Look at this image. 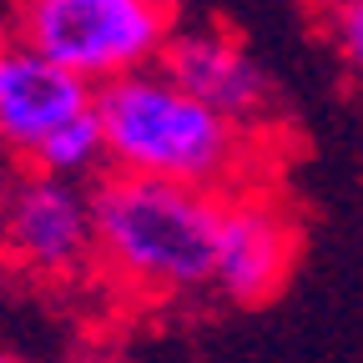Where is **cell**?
<instances>
[{"label": "cell", "mask_w": 363, "mask_h": 363, "mask_svg": "<svg viewBox=\"0 0 363 363\" xmlns=\"http://www.w3.org/2000/svg\"><path fill=\"white\" fill-rule=\"evenodd\" d=\"M162 66L187 91H197L202 101H212L217 111L238 116L247 126L272 101L262 66L252 61L247 45L238 35H227V30H182V35L172 30L167 51H162Z\"/></svg>", "instance_id": "cell-7"}, {"label": "cell", "mask_w": 363, "mask_h": 363, "mask_svg": "<svg viewBox=\"0 0 363 363\" xmlns=\"http://www.w3.org/2000/svg\"><path fill=\"white\" fill-rule=\"evenodd\" d=\"M293 262H298V222L278 202V192L257 187V182L222 192L212 288L227 303H238V308L267 303L288 283Z\"/></svg>", "instance_id": "cell-5"}, {"label": "cell", "mask_w": 363, "mask_h": 363, "mask_svg": "<svg viewBox=\"0 0 363 363\" xmlns=\"http://www.w3.org/2000/svg\"><path fill=\"white\" fill-rule=\"evenodd\" d=\"M96 116L116 172L233 192L252 182V126L187 91L162 61L96 86Z\"/></svg>", "instance_id": "cell-1"}, {"label": "cell", "mask_w": 363, "mask_h": 363, "mask_svg": "<svg viewBox=\"0 0 363 363\" xmlns=\"http://www.w3.org/2000/svg\"><path fill=\"white\" fill-rule=\"evenodd\" d=\"M21 35L91 86L157 66L172 40L167 0H26Z\"/></svg>", "instance_id": "cell-3"}, {"label": "cell", "mask_w": 363, "mask_h": 363, "mask_svg": "<svg viewBox=\"0 0 363 363\" xmlns=\"http://www.w3.org/2000/svg\"><path fill=\"white\" fill-rule=\"evenodd\" d=\"M0 363H26V358H16V353H0Z\"/></svg>", "instance_id": "cell-10"}, {"label": "cell", "mask_w": 363, "mask_h": 363, "mask_svg": "<svg viewBox=\"0 0 363 363\" xmlns=\"http://www.w3.org/2000/svg\"><path fill=\"white\" fill-rule=\"evenodd\" d=\"M40 172H56V177H71V182H86L96 177L101 167H111V152H106V131H101V116L96 106L71 116L66 126H56L51 136L40 142V152L30 157Z\"/></svg>", "instance_id": "cell-8"}, {"label": "cell", "mask_w": 363, "mask_h": 363, "mask_svg": "<svg viewBox=\"0 0 363 363\" xmlns=\"http://www.w3.org/2000/svg\"><path fill=\"white\" fill-rule=\"evenodd\" d=\"M96 106V86L45 56L40 45L0 40V147L16 157H35L40 142L71 116Z\"/></svg>", "instance_id": "cell-6"}, {"label": "cell", "mask_w": 363, "mask_h": 363, "mask_svg": "<svg viewBox=\"0 0 363 363\" xmlns=\"http://www.w3.org/2000/svg\"><path fill=\"white\" fill-rule=\"evenodd\" d=\"M333 35H338V51L348 56V66L363 76V0H338L333 6Z\"/></svg>", "instance_id": "cell-9"}, {"label": "cell", "mask_w": 363, "mask_h": 363, "mask_svg": "<svg viewBox=\"0 0 363 363\" xmlns=\"http://www.w3.org/2000/svg\"><path fill=\"white\" fill-rule=\"evenodd\" d=\"M0 252L35 278H81L96 267L91 187L40 167L21 177L0 207Z\"/></svg>", "instance_id": "cell-4"}, {"label": "cell", "mask_w": 363, "mask_h": 363, "mask_svg": "<svg viewBox=\"0 0 363 363\" xmlns=\"http://www.w3.org/2000/svg\"><path fill=\"white\" fill-rule=\"evenodd\" d=\"M222 192L162 182L142 172H106L91 187L96 267L147 303H177L212 288Z\"/></svg>", "instance_id": "cell-2"}]
</instances>
